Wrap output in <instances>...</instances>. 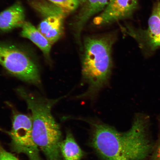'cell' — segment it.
<instances>
[{
    "label": "cell",
    "instance_id": "obj_1",
    "mask_svg": "<svg viewBox=\"0 0 160 160\" xmlns=\"http://www.w3.org/2000/svg\"><path fill=\"white\" fill-rule=\"evenodd\" d=\"M91 145L105 160H149L155 141L149 116L137 113L131 127L121 132L98 121H91Z\"/></svg>",
    "mask_w": 160,
    "mask_h": 160
},
{
    "label": "cell",
    "instance_id": "obj_2",
    "mask_svg": "<svg viewBox=\"0 0 160 160\" xmlns=\"http://www.w3.org/2000/svg\"><path fill=\"white\" fill-rule=\"evenodd\" d=\"M114 32L87 36L83 39L81 57L82 84L86 91L77 99H95L108 85L112 69V52L117 41Z\"/></svg>",
    "mask_w": 160,
    "mask_h": 160
},
{
    "label": "cell",
    "instance_id": "obj_3",
    "mask_svg": "<svg viewBox=\"0 0 160 160\" xmlns=\"http://www.w3.org/2000/svg\"><path fill=\"white\" fill-rule=\"evenodd\" d=\"M18 91L31 112L33 137L36 144L47 160H61V132L51 113L52 107L61 99L51 100L37 97L23 89Z\"/></svg>",
    "mask_w": 160,
    "mask_h": 160
},
{
    "label": "cell",
    "instance_id": "obj_4",
    "mask_svg": "<svg viewBox=\"0 0 160 160\" xmlns=\"http://www.w3.org/2000/svg\"><path fill=\"white\" fill-rule=\"evenodd\" d=\"M0 65L20 79L36 85L40 83L35 62L24 51L13 44L0 41Z\"/></svg>",
    "mask_w": 160,
    "mask_h": 160
},
{
    "label": "cell",
    "instance_id": "obj_5",
    "mask_svg": "<svg viewBox=\"0 0 160 160\" xmlns=\"http://www.w3.org/2000/svg\"><path fill=\"white\" fill-rule=\"evenodd\" d=\"M7 132L11 137V147L13 151L25 154L29 160H42L39 148L33 138L32 117L14 113L12 129Z\"/></svg>",
    "mask_w": 160,
    "mask_h": 160
},
{
    "label": "cell",
    "instance_id": "obj_6",
    "mask_svg": "<svg viewBox=\"0 0 160 160\" xmlns=\"http://www.w3.org/2000/svg\"><path fill=\"white\" fill-rule=\"evenodd\" d=\"M148 25V30L144 31L128 25L120 26L122 32L135 39L146 56L151 55L160 47V19L155 9L149 18Z\"/></svg>",
    "mask_w": 160,
    "mask_h": 160
},
{
    "label": "cell",
    "instance_id": "obj_7",
    "mask_svg": "<svg viewBox=\"0 0 160 160\" xmlns=\"http://www.w3.org/2000/svg\"><path fill=\"white\" fill-rule=\"evenodd\" d=\"M138 0H111L103 11L93 19L97 27L131 18L137 10Z\"/></svg>",
    "mask_w": 160,
    "mask_h": 160
},
{
    "label": "cell",
    "instance_id": "obj_8",
    "mask_svg": "<svg viewBox=\"0 0 160 160\" xmlns=\"http://www.w3.org/2000/svg\"><path fill=\"white\" fill-rule=\"evenodd\" d=\"M111 0H87L80 6L81 8L70 24L76 43L80 51L83 49L81 35L83 30L89 20L94 16L101 13Z\"/></svg>",
    "mask_w": 160,
    "mask_h": 160
},
{
    "label": "cell",
    "instance_id": "obj_9",
    "mask_svg": "<svg viewBox=\"0 0 160 160\" xmlns=\"http://www.w3.org/2000/svg\"><path fill=\"white\" fill-rule=\"evenodd\" d=\"M25 22V9L21 2L17 1L0 12V31L6 32L22 28Z\"/></svg>",
    "mask_w": 160,
    "mask_h": 160
},
{
    "label": "cell",
    "instance_id": "obj_10",
    "mask_svg": "<svg viewBox=\"0 0 160 160\" xmlns=\"http://www.w3.org/2000/svg\"><path fill=\"white\" fill-rule=\"evenodd\" d=\"M65 18L60 16H51L43 19L38 26V29L52 45L63 36Z\"/></svg>",
    "mask_w": 160,
    "mask_h": 160
},
{
    "label": "cell",
    "instance_id": "obj_11",
    "mask_svg": "<svg viewBox=\"0 0 160 160\" xmlns=\"http://www.w3.org/2000/svg\"><path fill=\"white\" fill-rule=\"evenodd\" d=\"M21 37L29 39L42 52L45 57L49 60L52 45L37 28L29 22L26 21L22 27Z\"/></svg>",
    "mask_w": 160,
    "mask_h": 160
},
{
    "label": "cell",
    "instance_id": "obj_12",
    "mask_svg": "<svg viewBox=\"0 0 160 160\" xmlns=\"http://www.w3.org/2000/svg\"><path fill=\"white\" fill-rule=\"evenodd\" d=\"M28 3L43 19L51 16H60L66 18L69 14L64 9L48 0H28Z\"/></svg>",
    "mask_w": 160,
    "mask_h": 160
},
{
    "label": "cell",
    "instance_id": "obj_13",
    "mask_svg": "<svg viewBox=\"0 0 160 160\" xmlns=\"http://www.w3.org/2000/svg\"><path fill=\"white\" fill-rule=\"evenodd\" d=\"M60 151L64 160H81L85 155L69 131L67 132L65 139L62 142Z\"/></svg>",
    "mask_w": 160,
    "mask_h": 160
},
{
    "label": "cell",
    "instance_id": "obj_14",
    "mask_svg": "<svg viewBox=\"0 0 160 160\" xmlns=\"http://www.w3.org/2000/svg\"><path fill=\"white\" fill-rule=\"evenodd\" d=\"M58 6L69 14L76 11L80 7L79 3L76 0H48Z\"/></svg>",
    "mask_w": 160,
    "mask_h": 160
},
{
    "label": "cell",
    "instance_id": "obj_15",
    "mask_svg": "<svg viewBox=\"0 0 160 160\" xmlns=\"http://www.w3.org/2000/svg\"><path fill=\"white\" fill-rule=\"evenodd\" d=\"M158 133L157 140L153 147L149 160H160V115L158 118Z\"/></svg>",
    "mask_w": 160,
    "mask_h": 160
},
{
    "label": "cell",
    "instance_id": "obj_16",
    "mask_svg": "<svg viewBox=\"0 0 160 160\" xmlns=\"http://www.w3.org/2000/svg\"><path fill=\"white\" fill-rule=\"evenodd\" d=\"M0 160H19L12 154L6 151L0 144Z\"/></svg>",
    "mask_w": 160,
    "mask_h": 160
},
{
    "label": "cell",
    "instance_id": "obj_17",
    "mask_svg": "<svg viewBox=\"0 0 160 160\" xmlns=\"http://www.w3.org/2000/svg\"><path fill=\"white\" fill-rule=\"evenodd\" d=\"M155 9L156 12H157L158 15V16L160 19V4L157 5V7L155 8Z\"/></svg>",
    "mask_w": 160,
    "mask_h": 160
},
{
    "label": "cell",
    "instance_id": "obj_18",
    "mask_svg": "<svg viewBox=\"0 0 160 160\" xmlns=\"http://www.w3.org/2000/svg\"><path fill=\"white\" fill-rule=\"evenodd\" d=\"M76 1L78 2L80 4V6H81L87 0H76Z\"/></svg>",
    "mask_w": 160,
    "mask_h": 160
}]
</instances>
